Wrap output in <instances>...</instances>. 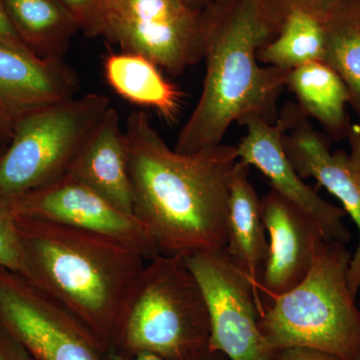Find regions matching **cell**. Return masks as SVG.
<instances>
[{
	"label": "cell",
	"mask_w": 360,
	"mask_h": 360,
	"mask_svg": "<svg viewBox=\"0 0 360 360\" xmlns=\"http://www.w3.org/2000/svg\"><path fill=\"white\" fill-rule=\"evenodd\" d=\"M79 89L77 71L63 59L0 44V101L14 120L75 98Z\"/></svg>",
	"instance_id": "cell-14"
},
{
	"label": "cell",
	"mask_w": 360,
	"mask_h": 360,
	"mask_svg": "<svg viewBox=\"0 0 360 360\" xmlns=\"http://www.w3.org/2000/svg\"><path fill=\"white\" fill-rule=\"evenodd\" d=\"M106 82L125 101L155 110L174 122L181 108L182 94L150 59L131 52H110L103 61Z\"/></svg>",
	"instance_id": "cell-17"
},
{
	"label": "cell",
	"mask_w": 360,
	"mask_h": 360,
	"mask_svg": "<svg viewBox=\"0 0 360 360\" xmlns=\"http://www.w3.org/2000/svg\"><path fill=\"white\" fill-rule=\"evenodd\" d=\"M203 26L202 91L174 148L184 155L219 146L233 122H276L290 72L258 61L260 47L274 37L258 0L212 2L203 11Z\"/></svg>",
	"instance_id": "cell-2"
},
{
	"label": "cell",
	"mask_w": 360,
	"mask_h": 360,
	"mask_svg": "<svg viewBox=\"0 0 360 360\" xmlns=\"http://www.w3.org/2000/svg\"><path fill=\"white\" fill-rule=\"evenodd\" d=\"M286 87L295 94L298 105L335 141L347 139L352 129L347 105L349 94L340 75L323 61L291 70Z\"/></svg>",
	"instance_id": "cell-18"
},
{
	"label": "cell",
	"mask_w": 360,
	"mask_h": 360,
	"mask_svg": "<svg viewBox=\"0 0 360 360\" xmlns=\"http://www.w3.org/2000/svg\"><path fill=\"white\" fill-rule=\"evenodd\" d=\"M229 1V0H212V2H226Z\"/></svg>",
	"instance_id": "cell-33"
},
{
	"label": "cell",
	"mask_w": 360,
	"mask_h": 360,
	"mask_svg": "<svg viewBox=\"0 0 360 360\" xmlns=\"http://www.w3.org/2000/svg\"><path fill=\"white\" fill-rule=\"evenodd\" d=\"M262 213L269 238L258 281L264 304L302 283L326 239L309 215L272 189L262 198Z\"/></svg>",
	"instance_id": "cell-12"
},
{
	"label": "cell",
	"mask_w": 360,
	"mask_h": 360,
	"mask_svg": "<svg viewBox=\"0 0 360 360\" xmlns=\"http://www.w3.org/2000/svg\"><path fill=\"white\" fill-rule=\"evenodd\" d=\"M134 214L161 255L186 258L225 250L236 146L184 155L167 146L148 113H130L124 129Z\"/></svg>",
	"instance_id": "cell-1"
},
{
	"label": "cell",
	"mask_w": 360,
	"mask_h": 360,
	"mask_svg": "<svg viewBox=\"0 0 360 360\" xmlns=\"http://www.w3.org/2000/svg\"></svg>",
	"instance_id": "cell-36"
},
{
	"label": "cell",
	"mask_w": 360,
	"mask_h": 360,
	"mask_svg": "<svg viewBox=\"0 0 360 360\" xmlns=\"http://www.w3.org/2000/svg\"><path fill=\"white\" fill-rule=\"evenodd\" d=\"M359 309H360V302H359Z\"/></svg>",
	"instance_id": "cell-35"
},
{
	"label": "cell",
	"mask_w": 360,
	"mask_h": 360,
	"mask_svg": "<svg viewBox=\"0 0 360 360\" xmlns=\"http://www.w3.org/2000/svg\"><path fill=\"white\" fill-rule=\"evenodd\" d=\"M89 39L103 37L108 0H59Z\"/></svg>",
	"instance_id": "cell-24"
},
{
	"label": "cell",
	"mask_w": 360,
	"mask_h": 360,
	"mask_svg": "<svg viewBox=\"0 0 360 360\" xmlns=\"http://www.w3.org/2000/svg\"><path fill=\"white\" fill-rule=\"evenodd\" d=\"M11 198L18 217L49 220L101 234L129 246L146 260L160 255L148 229L134 213L120 210L70 175Z\"/></svg>",
	"instance_id": "cell-11"
},
{
	"label": "cell",
	"mask_w": 360,
	"mask_h": 360,
	"mask_svg": "<svg viewBox=\"0 0 360 360\" xmlns=\"http://www.w3.org/2000/svg\"><path fill=\"white\" fill-rule=\"evenodd\" d=\"M304 116L298 104H288L276 122L246 118L240 123L246 131L236 146V153L239 160L257 167L269 179L272 191L309 215L326 240L347 245L350 240L349 229L343 221L347 213L303 181L284 149V134Z\"/></svg>",
	"instance_id": "cell-10"
},
{
	"label": "cell",
	"mask_w": 360,
	"mask_h": 360,
	"mask_svg": "<svg viewBox=\"0 0 360 360\" xmlns=\"http://www.w3.org/2000/svg\"><path fill=\"white\" fill-rule=\"evenodd\" d=\"M0 326L34 360H106L101 341L65 307L0 266Z\"/></svg>",
	"instance_id": "cell-9"
},
{
	"label": "cell",
	"mask_w": 360,
	"mask_h": 360,
	"mask_svg": "<svg viewBox=\"0 0 360 360\" xmlns=\"http://www.w3.org/2000/svg\"><path fill=\"white\" fill-rule=\"evenodd\" d=\"M349 251L323 240L302 283L264 303L259 328L276 350L307 347L360 360V309L348 286Z\"/></svg>",
	"instance_id": "cell-5"
},
{
	"label": "cell",
	"mask_w": 360,
	"mask_h": 360,
	"mask_svg": "<svg viewBox=\"0 0 360 360\" xmlns=\"http://www.w3.org/2000/svg\"><path fill=\"white\" fill-rule=\"evenodd\" d=\"M4 148H6V146H0V156H1L2 153H4Z\"/></svg>",
	"instance_id": "cell-32"
},
{
	"label": "cell",
	"mask_w": 360,
	"mask_h": 360,
	"mask_svg": "<svg viewBox=\"0 0 360 360\" xmlns=\"http://www.w3.org/2000/svg\"><path fill=\"white\" fill-rule=\"evenodd\" d=\"M357 6H359V9H360V0H357Z\"/></svg>",
	"instance_id": "cell-34"
},
{
	"label": "cell",
	"mask_w": 360,
	"mask_h": 360,
	"mask_svg": "<svg viewBox=\"0 0 360 360\" xmlns=\"http://www.w3.org/2000/svg\"><path fill=\"white\" fill-rule=\"evenodd\" d=\"M16 219L11 198L0 195V266L20 274L23 257Z\"/></svg>",
	"instance_id": "cell-23"
},
{
	"label": "cell",
	"mask_w": 360,
	"mask_h": 360,
	"mask_svg": "<svg viewBox=\"0 0 360 360\" xmlns=\"http://www.w3.org/2000/svg\"><path fill=\"white\" fill-rule=\"evenodd\" d=\"M184 262L200 284L210 322V349L229 360H272L259 328L262 297L225 250L205 251Z\"/></svg>",
	"instance_id": "cell-8"
},
{
	"label": "cell",
	"mask_w": 360,
	"mask_h": 360,
	"mask_svg": "<svg viewBox=\"0 0 360 360\" xmlns=\"http://www.w3.org/2000/svg\"><path fill=\"white\" fill-rule=\"evenodd\" d=\"M250 167L239 160L232 177L225 251L250 277L258 291V281L269 250V238L262 220V200L248 176Z\"/></svg>",
	"instance_id": "cell-16"
},
{
	"label": "cell",
	"mask_w": 360,
	"mask_h": 360,
	"mask_svg": "<svg viewBox=\"0 0 360 360\" xmlns=\"http://www.w3.org/2000/svg\"><path fill=\"white\" fill-rule=\"evenodd\" d=\"M286 155L302 179H314L340 201L359 231V243L350 258L348 286L356 298L360 290V168L345 151L330 150L326 139L307 116L283 136Z\"/></svg>",
	"instance_id": "cell-13"
},
{
	"label": "cell",
	"mask_w": 360,
	"mask_h": 360,
	"mask_svg": "<svg viewBox=\"0 0 360 360\" xmlns=\"http://www.w3.org/2000/svg\"><path fill=\"white\" fill-rule=\"evenodd\" d=\"M350 158L360 168V124H352L347 135Z\"/></svg>",
	"instance_id": "cell-30"
},
{
	"label": "cell",
	"mask_w": 360,
	"mask_h": 360,
	"mask_svg": "<svg viewBox=\"0 0 360 360\" xmlns=\"http://www.w3.org/2000/svg\"><path fill=\"white\" fill-rule=\"evenodd\" d=\"M210 340L205 296L184 258L148 260L124 303L110 350L191 360L210 350Z\"/></svg>",
	"instance_id": "cell-4"
},
{
	"label": "cell",
	"mask_w": 360,
	"mask_h": 360,
	"mask_svg": "<svg viewBox=\"0 0 360 360\" xmlns=\"http://www.w3.org/2000/svg\"><path fill=\"white\" fill-rule=\"evenodd\" d=\"M14 118L0 101V146H7L13 136Z\"/></svg>",
	"instance_id": "cell-29"
},
{
	"label": "cell",
	"mask_w": 360,
	"mask_h": 360,
	"mask_svg": "<svg viewBox=\"0 0 360 360\" xmlns=\"http://www.w3.org/2000/svg\"><path fill=\"white\" fill-rule=\"evenodd\" d=\"M272 360H340L333 355L307 347H288L276 350Z\"/></svg>",
	"instance_id": "cell-27"
},
{
	"label": "cell",
	"mask_w": 360,
	"mask_h": 360,
	"mask_svg": "<svg viewBox=\"0 0 360 360\" xmlns=\"http://www.w3.org/2000/svg\"><path fill=\"white\" fill-rule=\"evenodd\" d=\"M323 63L340 75L349 94V105L360 117V9L356 1L324 20Z\"/></svg>",
	"instance_id": "cell-21"
},
{
	"label": "cell",
	"mask_w": 360,
	"mask_h": 360,
	"mask_svg": "<svg viewBox=\"0 0 360 360\" xmlns=\"http://www.w3.org/2000/svg\"><path fill=\"white\" fill-rule=\"evenodd\" d=\"M9 20L23 44L41 58L63 59L77 20L59 0H4Z\"/></svg>",
	"instance_id": "cell-19"
},
{
	"label": "cell",
	"mask_w": 360,
	"mask_h": 360,
	"mask_svg": "<svg viewBox=\"0 0 360 360\" xmlns=\"http://www.w3.org/2000/svg\"><path fill=\"white\" fill-rule=\"evenodd\" d=\"M0 360H34L25 347L0 326Z\"/></svg>",
	"instance_id": "cell-25"
},
{
	"label": "cell",
	"mask_w": 360,
	"mask_h": 360,
	"mask_svg": "<svg viewBox=\"0 0 360 360\" xmlns=\"http://www.w3.org/2000/svg\"><path fill=\"white\" fill-rule=\"evenodd\" d=\"M66 174L84 182L120 210L134 213L124 129L115 108L110 106L104 113Z\"/></svg>",
	"instance_id": "cell-15"
},
{
	"label": "cell",
	"mask_w": 360,
	"mask_h": 360,
	"mask_svg": "<svg viewBox=\"0 0 360 360\" xmlns=\"http://www.w3.org/2000/svg\"><path fill=\"white\" fill-rule=\"evenodd\" d=\"M265 20L274 33L278 32L281 23L293 11H302L326 20L341 7L356 0H258Z\"/></svg>",
	"instance_id": "cell-22"
},
{
	"label": "cell",
	"mask_w": 360,
	"mask_h": 360,
	"mask_svg": "<svg viewBox=\"0 0 360 360\" xmlns=\"http://www.w3.org/2000/svg\"><path fill=\"white\" fill-rule=\"evenodd\" d=\"M20 276L60 303L110 350L123 307L148 260L115 239L30 217L16 219Z\"/></svg>",
	"instance_id": "cell-3"
},
{
	"label": "cell",
	"mask_w": 360,
	"mask_h": 360,
	"mask_svg": "<svg viewBox=\"0 0 360 360\" xmlns=\"http://www.w3.org/2000/svg\"><path fill=\"white\" fill-rule=\"evenodd\" d=\"M110 108L108 96L92 92L16 118L0 156V195L15 198L65 176Z\"/></svg>",
	"instance_id": "cell-6"
},
{
	"label": "cell",
	"mask_w": 360,
	"mask_h": 360,
	"mask_svg": "<svg viewBox=\"0 0 360 360\" xmlns=\"http://www.w3.org/2000/svg\"><path fill=\"white\" fill-rule=\"evenodd\" d=\"M103 37L172 77L205 56L203 11L186 0H108Z\"/></svg>",
	"instance_id": "cell-7"
},
{
	"label": "cell",
	"mask_w": 360,
	"mask_h": 360,
	"mask_svg": "<svg viewBox=\"0 0 360 360\" xmlns=\"http://www.w3.org/2000/svg\"><path fill=\"white\" fill-rule=\"evenodd\" d=\"M0 44L7 45V46L14 47V49H21V51H30L28 47L23 44L20 35L18 34L15 28L13 27V23L9 20L4 0H0Z\"/></svg>",
	"instance_id": "cell-26"
},
{
	"label": "cell",
	"mask_w": 360,
	"mask_h": 360,
	"mask_svg": "<svg viewBox=\"0 0 360 360\" xmlns=\"http://www.w3.org/2000/svg\"><path fill=\"white\" fill-rule=\"evenodd\" d=\"M193 8L198 11H203L206 7L210 6L212 4V0H186Z\"/></svg>",
	"instance_id": "cell-31"
},
{
	"label": "cell",
	"mask_w": 360,
	"mask_h": 360,
	"mask_svg": "<svg viewBox=\"0 0 360 360\" xmlns=\"http://www.w3.org/2000/svg\"><path fill=\"white\" fill-rule=\"evenodd\" d=\"M106 360H167L162 359V357L158 356L155 354H139L132 355V356H125L115 352V350H110L106 354ZM191 360H229L226 355L221 354L219 352H214V350H208L205 354H201L200 356Z\"/></svg>",
	"instance_id": "cell-28"
},
{
	"label": "cell",
	"mask_w": 360,
	"mask_h": 360,
	"mask_svg": "<svg viewBox=\"0 0 360 360\" xmlns=\"http://www.w3.org/2000/svg\"><path fill=\"white\" fill-rule=\"evenodd\" d=\"M326 54L324 20L304 11H291L278 32L257 51L260 63L291 71L315 61Z\"/></svg>",
	"instance_id": "cell-20"
}]
</instances>
